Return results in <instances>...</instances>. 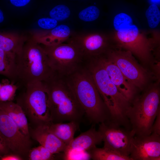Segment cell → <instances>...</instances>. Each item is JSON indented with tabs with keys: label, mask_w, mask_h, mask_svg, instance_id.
Here are the masks:
<instances>
[{
	"label": "cell",
	"mask_w": 160,
	"mask_h": 160,
	"mask_svg": "<svg viewBox=\"0 0 160 160\" xmlns=\"http://www.w3.org/2000/svg\"><path fill=\"white\" fill-rule=\"evenodd\" d=\"M66 81L92 125L110 121L108 110L87 69H78Z\"/></svg>",
	"instance_id": "1"
},
{
	"label": "cell",
	"mask_w": 160,
	"mask_h": 160,
	"mask_svg": "<svg viewBox=\"0 0 160 160\" xmlns=\"http://www.w3.org/2000/svg\"><path fill=\"white\" fill-rule=\"evenodd\" d=\"M114 32L109 36L116 47L130 52L144 64L152 62V54L156 43L148 38L133 23L129 15L121 12L116 15L113 20Z\"/></svg>",
	"instance_id": "2"
},
{
	"label": "cell",
	"mask_w": 160,
	"mask_h": 160,
	"mask_svg": "<svg viewBox=\"0 0 160 160\" xmlns=\"http://www.w3.org/2000/svg\"><path fill=\"white\" fill-rule=\"evenodd\" d=\"M87 69L93 79L110 115V121L131 130L127 113L131 103L111 80L96 57L89 59Z\"/></svg>",
	"instance_id": "3"
},
{
	"label": "cell",
	"mask_w": 160,
	"mask_h": 160,
	"mask_svg": "<svg viewBox=\"0 0 160 160\" xmlns=\"http://www.w3.org/2000/svg\"><path fill=\"white\" fill-rule=\"evenodd\" d=\"M56 75L44 83L48 95V103L52 123L74 121L80 123L85 116L66 80Z\"/></svg>",
	"instance_id": "4"
},
{
	"label": "cell",
	"mask_w": 160,
	"mask_h": 160,
	"mask_svg": "<svg viewBox=\"0 0 160 160\" xmlns=\"http://www.w3.org/2000/svg\"><path fill=\"white\" fill-rule=\"evenodd\" d=\"M16 60L17 80L24 86L47 81L57 75L50 67L42 46L31 39L25 42L16 55Z\"/></svg>",
	"instance_id": "5"
},
{
	"label": "cell",
	"mask_w": 160,
	"mask_h": 160,
	"mask_svg": "<svg viewBox=\"0 0 160 160\" xmlns=\"http://www.w3.org/2000/svg\"><path fill=\"white\" fill-rule=\"evenodd\" d=\"M159 82L146 88L133 102L127 113L131 128L136 135H149L160 110Z\"/></svg>",
	"instance_id": "6"
},
{
	"label": "cell",
	"mask_w": 160,
	"mask_h": 160,
	"mask_svg": "<svg viewBox=\"0 0 160 160\" xmlns=\"http://www.w3.org/2000/svg\"><path fill=\"white\" fill-rule=\"evenodd\" d=\"M24 87L25 90L16 97V103L21 108L32 127L49 124L52 121L44 83L38 81Z\"/></svg>",
	"instance_id": "7"
},
{
	"label": "cell",
	"mask_w": 160,
	"mask_h": 160,
	"mask_svg": "<svg viewBox=\"0 0 160 160\" xmlns=\"http://www.w3.org/2000/svg\"><path fill=\"white\" fill-rule=\"evenodd\" d=\"M104 55L138 89H145L151 74L138 63L130 52L113 45Z\"/></svg>",
	"instance_id": "8"
},
{
	"label": "cell",
	"mask_w": 160,
	"mask_h": 160,
	"mask_svg": "<svg viewBox=\"0 0 160 160\" xmlns=\"http://www.w3.org/2000/svg\"><path fill=\"white\" fill-rule=\"evenodd\" d=\"M41 45L47 54L52 70L61 77H67L76 71L84 58L79 48L70 40L67 43L52 46Z\"/></svg>",
	"instance_id": "9"
},
{
	"label": "cell",
	"mask_w": 160,
	"mask_h": 160,
	"mask_svg": "<svg viewBox=\"0 0 160 160\" xmlns=\"http://www.w3.org/2000/svg\"><path fill=\"white\" fill-rule=\"evenodd\" d=\"M105 148L123 156L129 157L132 142L135 135L132 130L110 121L98 124Z\"/></svg>",
	"instance_id": "10"
},
{
	"label": "cell",
	"mask_w": 160,
	"mask_h": 160,
	"mask_svg": "<svg viewBox=\"0 0 160 160\" xmlns=\"http://www.w3.org/2000/svg\"><path fill=\"white\" fill-rule=\"evenodd\" d=\"M0 135L12 153L28 159L32 145L31 138L24 135L13 120L0 109Z\"/></svg>",
	"instance_id": "11"
},
{
	"label": "cell",
	"mask_w": 160,
	"mask_h": 160,
	"mask_svg": "<svg viewBox=\"0 0 160 160\" xmlns=\"http://www.w3.org/2000/svg\"><path fill=\"white\" fill-rule=\"evenodd\" d=\"M69 40L77 47L84 58L89 59L104 54L113 45L109 36L98 33L76 34Z\"/></svg>",
	"instance_id": "12"
},
{
	"label": "cell",
	"mask_w": 160,
	"mask_h": 160,
	"mask_svg": "<svg viewBox=\"0 0 160 160\" xmlns=\"http://www.w3.org/2000/svg\"><path fill=\"white\" fill-rule=\"evenodd\" d=\"M129 157L132 160H160V135H135L132 142Z\"/></svg>",
	"instance_id": "13"
},
{
	"label": "cell",
	"mask_w": 160,
	"mask_h": 160,
	"mask_svg": "<svg viewBox=\"0 0 160 160\" xmlns=\"http://www.w3.org/2000/svg\"><path fill=\"white\" fill-rule=\"evenodd\" d=\"M96 57L106 71L112 82L132 105L140 95L138 89L125 77L118 67L104 54Z\"/></svg>",
	"instance_id": "14"
},
{
	"label": "cell",
	"mask_w": 160,
	"mask_h": 160,
	"mask_svg": "<svg viewBox=\"0 0 160 160\" xmlns=\"http://www.w3.org/2000/svg\"><path fill=\"white\" fill-rule=\"evenodd\" d=\"M48 125L29 127L31 138L36 140L53 154L63 153L67 146L49 130Z\"/></svg>",
	"instance_id": "15"
},
{
	"label": "cell",
	"mask_w": 160,
	"mask_h": 160,
	"mask_svg": "<svg viewBox=\"0 0 160 160\" xmlns=\"http://www.w3.org/2000/svg\"><path fill=\"white\" fill-rule=\"evenodd\" d=\"M71 33L68 26L62 24L50 30L35 31L30 39L43 45L52 46L63 43L69 39Z\"/></svg>",
	"instance_id": "16"
},
{
	"label": "cell",
	"mask_w": 160,
	"mask_h": 160,
	"mask_svg": "<svg viewBox=\"0 0 160 160\" xmlns=\"http://www.w3.org/2000/svg\"><path fill=\"white\" fill-rule=\"evenodd\" d=\"M95 126L92 125L88 130L74 138L66 149H73L87 151L100 144L103 142L102 136L100 132L96 130Z\"/></svg>",
	"instance_id": "17"
},
{
	"label": "cell",
	"mask_w": 160,
	"mask_h": 160,
	"mask_svg": "<svg viewBox=\"0 0 160 160\" xmlns=\"http://www.w3.org/2000/svg\"><path fill=\"white\" fill-rule=\"evenodd\" d=\"M0 109L13 120L24 135L31 138L28 119L21 108L18 104L13 101H0Z\"/></svg>",
	"instance_id": "18"
},
{
	"label": "cell",
	"mask_w": 160,
	"mask_h": 160,
	"mask_svg": "<svg viewBox=\"0 0 160 160\" xmlns=\"http://www.w3.org/2000/svg\"><path fill=\"white\" fill-rule=\"evenodd\" d=\"M80 123L74 121L68 123H53L48 125L49 130L54 134L67 146L73 139L76 131Z\"/></svg>",
	"instance_id": "19"
},
{
	"label": "cell",
	"mask_w": 160,
	"mask_h": 160,
	"mask_svg": "<svg viewBox=\"0 0 160 160\" xmlns=\"http://www.w3.org/2000/svg\"><path fill=\"white\" fill-rule=\"evenodd\" d=\"M16 58L15 54L0 49V75L14 82L17 80Z\"/></svg>",
	"instance_id": "20"
},
{
	"label": "cell",
	"mask_w": 160,
	"mask_h": 160,
	"mask_svg": "<svg viewBox=\"0 0 160 160\" xmlns=\"http://www.w3.org/2000/svg\"><path fill=\"white\" fill-rule=\"evenodd\" d=\"M27 40L24 36L16 33H0V49L17 55Z\"/></svg>",
	"instance_id": "21"
},
{
	"label": "cell",
	"mask_w": 160,
	"mask_h": 160,
	"mask_svg": "<svg viewBox=\"0 0 160 160\" xmlns=\"http://www.w3.org/2000/svg\"><path fill=\"white\" fill-rule=\"evenodd\" d=\"M93 160H132L129 157L123 156L103 147L95 146L87 151Z\"/></svg>",
	"instance_id": "22"
},
{
	"label": "cell",
	"mask_w": 160,
	"mask_h": 160,
	"mask_svg": "<svg viewBox=\"0 0 160 160\" xmlns=\"http://www.w3.org/2000/svg\"><path fill=\"white\" fill-rule=\"evenodd\" d=\"M1 84L0 101H13L18 86L7 79H2Z\"/></svg>",
	"instance_id": "23"
},
{
	"label": "cell",
	"mask_w": 160,
	"mask_h": 160,
	"mask_svg": "<svg viewBox=\"0 0 160 160\" xmlns=\"http://www.w3.org/2000/svg\"><path fill=\"white\" fill-rule=\"evenodd\" d=\"M55 154L51 153L44 146L40 145L31 148L29 152L28 160H54L55 159Z\"/></svg>",
	"instance_id": "24"
},
{
	"label": "cell",
	"mask_w": 160,
	"mask_h": 160,
	"mask_svg": "<svg viewBox=\"0 0 160 160\" xmlns=\"http://www.w3.org/2000/svg\"><path fill=\"white\" fill-rule=\"evenodd\" d=\"M145 15L149 27L152 28L157 27L160 21V11L157 5H151L146 10Z\"/></svg>",
	"instance_id": "25"
},
{
	"label": "cell",
	"mask_w": 160,
	"mask_h": 160,
	"mask_svg": "<svg viewBox=\"0 0 160 160\" xmlns=\"http://www.w3.org/2000/svg\"><path fill=\"white\" fill-rule=\"evenodd\" d=\"M71 11L66 5H57L54 7L49 12L50 17L58 21H63L68 18L71 14Z\"/></svg>",
	"instance_id": "26"
},
{
	"label": "cell",
	"mask_w": 160,
	"mask_h": 160,
	"mask_svg": "<svg viewBox=\"0 0 160 160\" xmlns=\"http://www.w3.org/2000/svg\"><path fill=\"white\" fill-rule=\"evenodd\" d=\"M100 11L96 6H89L81 10L78 17L81 20L87 22H91L97 19L99 17Z\"/></svg>",
	"instance_id": "27"
},
{
	"label": "cell",
	"mask_w": 160,
	"mask_h": 160,
	"mask_svg": "<svg viewBox=\"0 0 160 160\" xmlns=\"http://www.w3.org/2000/svg\"><path fill=\"white\" fill-rule=\"evenodd\" d=\"M63 153L62 159L64 160H89L91 159L89 154L85 151L67 149Z\"/></svg>",
	"instance_id": "28"
},
{
	"label": "cell",
	"mask_w": 160,
	"mask_h": 160,
	"mask_svg": "<svg viewBox=\"0 0 160 160\" xmlns=\"http://www.w3.org/2000/svg\"><path fill=\"white\" fill-rule=\"evenodd\" d=\"M37 23L40 28L49 30L54 28L57 26V21L51 17H43L39 19Z\"/></svg>",
	"instance_id": "29"
},
{
	"label": "cell",
	"mask_w": 160,
	"mask_h": 160,
	"mask_svg": "<svg viewBox=\"0 0 160 160\" xmlns=\"http://www.w3.org/2000/svg\"><path fill=\"white\" fill-rule=\"evenodd\" d=\"M10 153H12L6 142L0 135V157Z\"/></svg>",
	"instance_id": "30"
},
{
	"label": "cell",
	"mask_w": 160,
	"mask_h": 160,
	"mask_svg": "<svg viewBox=\"0 0 160 160\" xmlns=\"http://www.w3.org/2000/svg\"><path fill=\"white\" fill-rule=\"evenodd\" d=\"M152 132L160 135V110L158 111L153 125Z\"/></svg>",
	"instance_id": "31"
},
{
	"label": "cell",
	"mask_w": 160,
	"mask_h": 160,
	"mask_svg": "<svg viewBox=\"0 0 160 160\" xmlns=\"http://www.w3.org/2000/svg\"><path fill=\"white\" fill-rule=\"evenodd\" d=\"M20 156L12 153L4 155L0 157V160H23Z\"/></svg>",
	"instance_id": "32"
},
{
	"label": "cell",
	"mask_w": 160,
	"mask_h": 160,
	"mask_svg": "<svg viewBox=\"0 0 160 160\" xmlns=\"http://www.w3.org/2000/svg\"><path fill=\"white\" fill-rule=\"evenodd\" d=\"M11 4L17 7L25 6L31 0H9Z\"/></svg>",
	"instance_id": "33"
},
{
	"label": "cell",
	"mask_w": 160,
	"mask_h": 160,
	"mask_svg": "<svg viewBox=\"0 0 160 160\" xmlns=\"http://www.w3.org/2000/svg\"><path fill=\"white\" fill-rule=\"evenodd\" d=\"M4 19V14L1 9H0V23L2 22Z\"/></svg>",
	"instance_id": "34"
},
{
	"label": "cell",
	"mask_w": 160,
	"mask_h": 160,
	"mask_svg": "<svg viewBox=\"0 0 160 160\" xmlns=\"http://www.w3.org/2000/svg\"><path fill=\"white\" fill-rule=\"evenodd\" d=\"M153 4L156 5V4L159 3L160 0H150Z\"/></svg>",
	"instance_id": "35"
},
{
	"label": "cell",
	"mask_w": 160,
	"mask_h": 160,
	"mask_svg": "<svg viewBox=\"0 0 160 160\" xmlns=\"http://www.w3.org/2000/svg\"><path fill=\"white\" fill-rule=\"evenodd\" d=\"M1 83H0V89L1 88Z\"/></svg>",
	"instance_id": "36"
}]
</instances>
